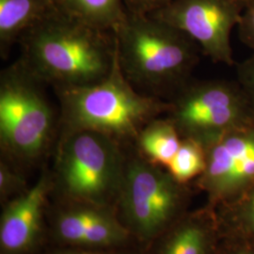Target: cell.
<instances>
[{
    "label": "cell",
    "instance_id": "obj_4",
    "mask_svg": "<svg viewBox=\"0 0 254 254\" xmlns=\"http://www.w3.org/2000/svg\"><path fill=\"white\" fill-rule=\"evenodd\" d=\"M128 147L91 130L60 133L50 170L51 200L115 209L126 173Z\"/></svg>",
    "mask_w": 254,
    "mask_h": 254
},
{
    "label": "cell",
    "instance_id": "obj_11",
    "mask_svg": "<svg viewBox=\"0 0 254 254\" xmlns=\"http://www.w3.org/2000/svg\"><path fill=\"white\" fill-rule=\"evenodd\" d=\"M52 191L51 171L44 168L27 190L2 204L0 254H37L48 245L47 213Z\"/></svg>",
    "mask_w": 254,
    "mask_h": 254
},
{
    "label": "cell",
    "instance_id": "obj_23",
    "mask_svg": "<svg viewBox=\"0 0 254 254\" xmlns=\"http://www.w3.org/2000/svg\"><path fill=\"white\" fill-rule=\"evenodd\" d=\"M173 0H125L127 10L150 14L157 9H161Z\"/></svg>",
    "mask_w": 254,
    "mask_h": 254
},
{
    "label": "cell",
    "instance_id": "obj_9",
    "mask_svg": "<svg viewBox=\"0 0 254 254\" xmlns=\"http://www.w3.org/2000/svg\"><path fill=\"white\" fill-rule=\"evenodd\" d=\"M206 168L192 183L218 208L254 186V121L228 132L206 149Z\"/></svg>",
    "mask_w": 254,
    "mask_h": 254
},
{
    "label": "cell",
    "instance_id": "obj_13",
    "mask_svg": "<svg viewBox=\"0 0 254 254\" xmlns=\"http://www.w3.org/2000/svg\"><path fill=\"white\" fill-rule=\"evenodd\" d=\"M58 9L56 0H0L1 57Z\"/></svg>",
    "mask_w": 254,
    "mask_h": 254
},
{
    "label": "cell",
    "instance_id": "obj_16",
    "mask_svg": "<svg viewBox=\"0 0 254 254\" xmlns=\"http://www.w3.org/2000/svg\"><path fill=\"white\" fill-rule=\"evenodd\" d=\"M214 209L221 236L254 241V186L239 198Z\"/></svg>",
    "mask_w": 254,
    "mask_h": 254
},
{
    "label": "cell",
    "instance_id": "obj_8",
    "mask_svg": "<svg viewBox=\"0 0 254 254\" xmlns=\"http://www.w3.org/2000/svg\"><path fill=\"white\" fill-rule=\"evenodd\" d=\"M243 9L238 0H173L150 15L190 37L213 63L232 66L231 34Z\"/></svg>",
    "mask_w": 254,
    "mask_h": 254
},
{
    "label": "cell",
    "instance_id": "obj_7",
    "mask_svg": "<svg viewBox=\"0 0 254 254\" xmlns=\"http://www.w3.org/2000/svg\"><path fill=\"white\" fill-rule=\"evenodd\" d=\"M165 115L183 138L205 149L228 132L254 121L237 81L191 79L168 100Z\"/></svg>",
    "mask_w": 254,
    "mask_h": 254
},
{
    "label": "cell",
    "instance_id": "obj_15",
    "mask_svg": "<svg viewBox=\"0 0 254 254\" xmlns=\"http://www.w3.org/2000/svg\"><path fill=\"white\" fill-rule=\"evenodd\" d=\"M59 9L92 27L113 33L127 15L125 0H56Z\"/></svg>",
    "mask_w": 254,
    "mask_h": 254
},
{
    "label": "cell",
    "instance_id": "obj_19",
    "mask_svg": "<svg viewBox=\"0 0 254 254\" xmlns=\"http://www.w3.org/2000/svg\"><path fill=\"white\" fill-rule=\"evenodd\" d=\"M37 254H146V251L137 244L105 250H90L73 247L48 244Z\"/></svg>",
    "mask_w": 254,
    "mask_h": 254
},
{
    "label": "cell",
    "instance_id": "obj_5",
    "mask_svg": "<svg viewBox=\"0 0 254 254\" xmlns=\"http://www.w3.org/2000/svg\"><path fill=\"white\" fill-rule=\"evenodd\" d=\"M45 86L19 60L0 74L1 159L24 172L53 154L60 134Z\"/></svg>",
    "mask_w": 254,
    "mask_h": 254
},
{
    "label": "cell",
    "instance_id": "obj_18",
    "mask_svg": "<svg viewBox=\"0 0 254 254\" xmlns=\"http://www.w3.org/2000/svg\"><path fill=\"white\" fill-rule=\"evenodd\" d=\"M30 186L27 183L26 172L7 162L0 160V202L14 199L23 194Z\"/></svg>",
    "mask_w": 254,
    "mask_h": 254
},
{
    "label": "cell",
    "instance_id": "obj_6",
    "mask_svg": "<svg viewBox=\"0 0 254 254\" xmlns=\"http://www.w3.org/2000/svg\"><path fill=\"white\" fill-rule=\"evenodd\" d=\"M193 185L176 181L149 162L134 145L127 148L126 173L115 211L137 245L147 250L190 210Z\"/></svg>",
    "mask_w": 254,
    "mask_h": 254
},
{
    "label": "cell",
    "instance_id": "obj_3",
    "mask_svg": "<svg viewBox=\"0 0 254 254\" xmlns=\"http://www.w3.org/2000/svg\"><path fill=\"white\" fill-rule=\"evenodd\" d=\"M54 90L60 102V133L91 130L127 147L134 145L139 132L170 108L168 101L145 94L129 82L118 55L113 69L100 81Z\"/></svg>",
    "mask_w": 254,
    "mask_h": 254
},
{
    "label": "cell",
    "instance_id": "obj_20",
    "mask_svg": "<svg viewBox=\"0 0 254 254\" xmlns=\"http://www.w3.org/2000/svg\"><path fill=\"white\" fill-rule=\"evenodd\" d=\"M236 81L245 95L254 118V54L236 64Z\"/></svg>",
    "mask_w": 254,
    "mask_h": 254
},
{
    "label": "cell",
    "instance_id": "obj_1",
    "mask_svg": "<svg viewBox=\"0 0 254 254\" xmlns=\"http://www.w3.org/2000/svg\"><path fill=\"white\" fill-rule=\"evenodd\" d=\"M20 62L54 89L90 85L116 62L114 34L91 27L58 9L20 40Z\"/></svg>",
    "mask_w": 254,
    "mask_h": 254
},
{
    "label": "cell",
    "instance_id": "obj_22",
    "mask_svg": "<svg viewBox=\"0 0 254 254\" xmlns=\"http://www.w3.org/2000/svg\"><path fill=\"white\" fill-rule=\"evenodd\" d=\"M218 254H254V241L239 237L222 236Z\"/></svg>",
    "mask_w": 254,
    "mask_h": 254
},
{
    "label": "cell",
    "instance_id": "obj_10",
    "mask_svg": "<svg viewBox=\"0 0 254 254\" xmlns=\"http://www.w3.org/2000/svg\"><path fill=\"white\" fill-rule=\"evenodd\" d=\"M47 223L52 245L105 250L136 244L113 208L51 200Z\"/></svg>",
    "mask_w": 254,
    "mask_h": 254
},
{
    "label": "cell",
    "instance_id": "obj_21",
    "mask_svg": "<svg viewBox=\"0 0 254 254\" xmlns=\"http://www.w3.org/2000/svg\"><path fill=\"white\" fill-rule=\"evenodd\" d=\"M237 29L242 44L254 51V0H250L246 4Z\"/></svg>",
    "mask_w": 254,
    "mask_h": 254
},
{
    "label": "cell",
    "instance_id": "obj_12",
    "mask_svg": "<svg viewBox=\"0 0 254 254\" xmlns=\"http://www.w3.org/2000/svg\"><path fill=\"white\" fill-rule=\"evenodd\" d=\"M221 232L216 210L190 209L154 240L146 254H218Z\"/></svg>",
    "mask_w": 254,
    "mask_h": 254
},
{
    "label": "cell",
    "instance_id": "obj_24",
    "mask_svg": "<svg viewBox=\"0 0 254 254\" xmlns=\"http://www.w3.org/2000/svg\"><path fill=\"white\" fill-rule=\"evenodd\" d=\"M238 1H240V2H241L243 5H244V7H245L246 4H247V3H248L250 0H238Z\"/></svg>",
    "mask_w": 254,
    "mask_h": 254
},
{
    "label": "cell",
    "instance_id": "obj_17",
    "mask_svg": "<svg viewBox=\"0 0 254 254\" xmlns=\"http://www.w3.org/2000/svg\"><path fill=\"white\" fill-rule=\"evenodd\" d=\"M205 168V148L193 139L183 138L178 152L166 170L176 181L190 185L200 177Z\"/></svg>",
    "mask_w": 254,
    "mask_h": 254
},
{
    "label": "cell",
    "instance_id": "obj_14",
    "mask_svg": "<svg viewBox=\"0 0 254 254\" xmlns=\"http://www.w3.org/2000/svg\"><path fill=\"white\" fill-rule=\"evenodd\" d=\"M182 137L170 119H154L138 134L134 147L149 162L167 168L178 152Z\"/></svg>",
    "mask_w": 254,
    "mask_h": 254
},
{
    "label": "cell",
    "instance_id": "obj_2",
    "mask_svg": "<svg viewBox=\"0 0 254 254\" xmlns=\"http://www.w3.org/2000/svg\"><path fill=\"white\" fill-rule=\"evenodd\" d=\"M119 64L138 91L170 100L192 79L199 46L184 32L150 14L127 10L113 32Z\"/></svg>",
    "mask_w": 254,
    "mask_h": 254
}]
</instances>
